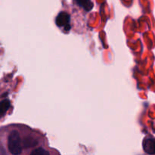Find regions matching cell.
I'll return each instance as SVG.
<instances>
[{
  "instance_id": "1",
  "label": "cell",
  "mask_w": 155,
  "mask_h": 155,
  "mask_svg": "<svg viewBox=\"0 0 155 155\" xmlns=\"http://www.w3.org/2000/svg\"><path fill=\"white\" fill-rule=\"evenodd\" d=\"M8 148L11 154H20L22 153V140L17 130H12L8 138Z\"/></svg>"
},
{
  "instance_id": "3",
  "label": "cell",
  "mask_w": 155,
  "mask_h": 155,
  "mask_svg": "<svg viewBox=\"0 0 155 155\" xmlns=\"http://www.w3.org/2000/svg\"><path fill=\"white\" fill-rule=\"evenodd\" d=\"M70 15L67 12H61L58 14L55 20L56 24L58 27H65L69 24L70 21Z\"/></svg>"
},
{
  "instance_id": "2",
  "label": "cell",
  "mask_w": 155,
  "mask_h": 155,
  "mask_svg": "<svg viewBox=\"0 0 155 155\" xmlns=\"http://www.w3.org/2000/svg\"><path fill=\"white\" fill-rule=\"evenodd\" d=\"M143 148L147 154H155V139L152 138L145 139L143 142Z\"/></svg>"
},
{
  "instance_id": "4",
  "label": "cell",
  "mask_w": 155,
  "mask_h": 155,
  "mask_svg": "<svg viewBox=\"0 0 155 155\" xmlns=\"http://www.w3.org/2000/svg\"><path fill=\"white\" fill-rule=\"evenodd\" d=\"M80 7L84 8L86 12H90L93 8V3L92 0H77Z\"/></svg>"
},
{
  "instance_id": "6",
  "label": "cell",
  "mask_w": 155,
  "mask_h": 155,
  "mask_svg": "<svg viewBox=\"0 0 155 155\" xmlns=\"http://www.w3.org/2000/svg\"><path fill=\"white\" fill-rule=\"evenodd\" d=\"M36 143H37V142L33 137H27L23 141V145L27 148L36 146Z\"/></svg>"
},
{
  "instance_id": "5",
  "label": "cell",
  "mask_w": 155,
  "mask_h": 155,
  "mask_svg": "<svg viewBox=\"0 0 155 155\" xmlns=\"http://www.w3.org/2000/svg\"><path fill=\"white\" fill-rule=\"evenodd\" d=\"M11 103L8 100H4L0 102V117L5 114L7 110L10 107Z\"/></svg>"
},
{
  "instance_id": "7",
  "label": "cell",
  "mask_w": 155,
  "mask_h": 155,
  "mask_svg": "<svg viewBox=\"0 0 155 155\" xmlns=\"http://www.w3.org/2000/svg\"><path fill=\"white\" fill-rule=\"evenodd\" d=\"M30 154H31L42 155V154H48L49 153H48L47 151H45V149H42V148H37V149H35L34 151H32Z\"/></svg>"
}]
</instances>
